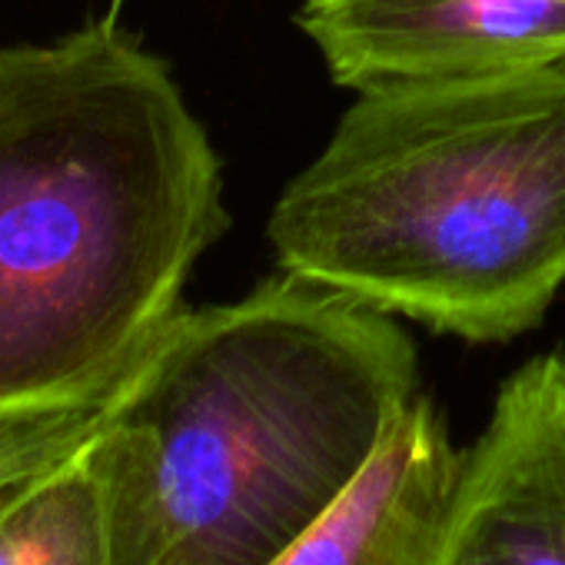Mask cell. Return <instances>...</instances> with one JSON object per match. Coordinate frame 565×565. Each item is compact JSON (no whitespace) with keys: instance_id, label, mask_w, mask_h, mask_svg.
<instances>
[{"instance_id":"cell-1","label":"cell","mask_w":565,"mask_h":565,"mask_svg":"<svg viewBox=\"0 0 565 565\" xmlns=\"http://www.w3.org/2000/svg\"><path fill=\"white\" fill-rule=\"evenodd\" d=\"M226 230L203 124L117 18L0 47V416L124 386Z\"/></svg>"},{"instance_id":"cell-2","label":"cell","mask_w":565,"mask_h":565,"mask_svg":"<svg viewBox=\"0 0 565 565\" xmlns=\"http://www.w3.org/2000/svg\"><path fill=\"white\" fill-rule=\"evenodd\" d=\"M416 396L413 337L307 279L183 310L94 436L110 565H269Z\"/></svg>"},{"instance_id":"cell-3","label":"cell","mask_w":565,"mask_h":565,"mask_svg":"<svg viewBox=\"0 0 565 565\" xmlns=\"http://www.w3.org/2000/svg\"><path fill=\"white\" fill-rule=\"evenodd\" d=\"M276 266L466 343L565 287V67L360 94L279 193Z\"/></svg>"},{"instance_id":"cell-4","label":"cell","mask_w":565,"mask_h":565,"mask_svg":"<svg viewBox=\"0 0 565 565\" xmlns=\"http://www.w3.org/2000/svg\"><path fill=\"white\" fill-rule=\"evenodd\" d=\"M297 24L356 94L565 67V0H303Z\"/></svg>"},{"instance_id":"cell-5","label":"cell","mask_w":565,"mask_h":565,"mask_svg":"<svg viewBox=\"0 0 565 565\" xmlns=\"http://www.w3.org/2000/svg\"><path fill=\"white\" fill-rule=\"evenodd\" d=\"M433 565H565V353L502 380L459 452Z\"/></svg>"},{"instance_id":"cell-6","label":"cell","mask_w":565,"mask_h":565,"mask_svg":"<svg viewBox=\"0 0 565 565\" xmlns=\"http://www.w3.org/2000/svg\"><path fill=\"white\" fill-rule=\"evenodd\" d=\"M459 452L429 396H416L343 499L269 565H433Z\"/></svg>"},{"instance_id":"cell-7","label":"cell","mask_w":565,"mask_h":565,"mask_svg":"<svg viewBox=\"0 0 565 565\" xmlns=\"http://www.w3.org/2000/svg\"><path fill=\"white\" fill-rule=\"evenodd\" d=\"M94 436L0 509V565H110Z\"/></svg>"},{"instance_id":"cell-8","label":"cell","mask_w":565,"mask_h":565,"mask_svg":"<svg viewBox=\"0 0 565 565\" xmlns=\"http://www.w3.org/2000/svg\"><path fill=\"white\" fill-rule=\"evenodd\" d=\"M127 383L110 393L90 396V399L0 416V509H4L18 492H24L38 476H44L64 456H71L77 446H84L100 429V423L110 416V409L124 396Z\"/></svg>"},{"instance_id":"cell-9","label":"cell","mask_w":565,"mask_h":565,"mask_svg":"<svg viewBox=\"0 0 565 565\" xmlns=\"http://www.w3.org/2000/svg\"><path fill=\"white\" fill-rule=\"evenodd\" d=\"M120 8H124V0H110V11L107 14H117L120 18Z\"/></svg>"}]
</instances>
